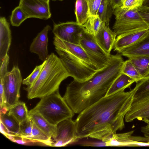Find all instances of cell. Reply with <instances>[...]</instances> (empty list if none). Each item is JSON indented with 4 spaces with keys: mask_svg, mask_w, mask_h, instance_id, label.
<instances>
[{
    "mask_svg": "<svg viewBox=\"0 0 149 149\" xmlns=\"http://www.w3.org/2000/svg\"><path fill=\"white\" fill-rule=\"evenodd\" d=\"M124 91L103 97L79 114L75 120L78 141L89 137L105 142L124 128L135 93L133 89Z\"/></svg>",
    "mask_w": 149,
    "mask_h": 149,
    "instance_id": "6da1fadb",
    "label": "cell"
},
{
    "mask_svg": "<svg viewBox=\"0 0 149 149\" xmlns=\"http://www.w3.org/2000/svg\"><path fill=\"white\" fill-rule=\"evenodd\" d=\"M124 61L120 54L112 55L108 65L88 79L83 82L74 79L68 85L63 97L74 113H79L105 96L122 73Z\"/></svg>",
    "mask_w": 149,
    "mask_h": 149,
    "instance_id": "7a4b0ae2",
    "label": "cell"
},
{
    "mask_svg": "<svg viewBox=\"0 0 149 149\" xmlns=\"http://www.w3.org/2000/svg\"><path fill=\"white\" fill-rule=\"evenodd\" d=\"M53 44L63 65L74 79L86 81L98 71L79 44L71 43L54 36Z\"/></svg>",
    "mask_w": 149,
    "mask_h": 149,
    "instance_id": "3957f363",
    "label": "cell"
},
{
    "mask_svg": "<svg viewBox=\"0 0 149 149\" xmlns=\"http://www.w3.org/2000/svg\"><path fill=\"white\" fill-rule=\"evenodd\" d=\"M69 77L60 58L51 53L35 81L24 88L27 92V98L41 99L58 90L61 83Z\"/></svg>",
    "mask_w": 149,
    "mask_h": 149,
    "instance_id": "277c9868",
    "label": "cell"
},
{
    "mask_svg": "<svg viewBox=\"0 0 149 149\" xmlns=\"http://www.w3.org/2000/svg\"><path fill=\"white\" fill-rule=\"evenodd\" d=\"M29 112L39 113L49 123L54 126L65 119L72 118L74 114L60 95L58 90L41 98Z\"/></svg>",
    "mask_w": 149,
    "mask_h": 149,
    "instance_id": "5b68a950",
    "label": "cell"
},
{
    "mask_svg": "<svg viewBox=\"0 0 149 149\" xmlns=\"http://www.w3.org/2000/svg\"><path fill=\"white\" fill-rule=\"evenodd\" d=\"M113 14L116 21L113 29L117 36L149 29L137 9L127 10L120 7L115 8Z\"/></svg>",
    "mask_w": 149,
    "mask_h": 149,
    "instance_id": "8992f818",
    "label": "cell"
},
{
    "mask_svg": "<svg viewBox=\"0 0 149 149\" xmlns=\"http://www.w3.org/2000/svg\"><path fill=\"white\" fill-rule=\"evenodd\" d=\"M79 44L98 70L104 68L109 63L112 55L105 52L97 43L94 36L86 31L83 33Z\"/></svg>",
    "mask_w": 149,
    "mask_h": 149,
    "instance_id": "52a82bcc",
    "label": "cell"
},
{
    "mask_svg": "<svg viewBox=\"0 0 149 149\" xmlns=\"http://www.w3.org/2000/svg\"><path fill=\"white\" fill-rule=\"evenodd\" d=\"M22 81L20 70L17 66H14L3 79L6 107L8 111L19 101Z\"/></svg>",
    "mask_w": 149,
    "mask_h": 149,
    "instance_id": "ba28073f",
    "label": "cell"
},
{
    "mask_svg": "<svg viewBox=\"0 0 149 149\" xmlns=\"http://www.w3.org/2000/svg\"><path fill=\"white\" fill-rule=\"evenodd\" d=\"M86 30L83 25L76 22L54 24L52 32L54 36L73 44H79L83 33Z\"/></svg>",
    "mask_w": 149,
    "mask_h": 149,
    "instance_id": "9c48e42d",
    "label": "cell"
},
{
    "mask_svg": "<svg viewBox=\"0 0 149 149\" xmlns=\"http://www.w3.org/2000/svg\"><path fill=\"white\" fill-rule=\"evenodd\" d=\"M56 127L55 134L53 138L55 142L52 146H65L78 141L76 136V122L72 118L60 122Z\"/></svg>",
    "mask_w": 149,
    "mask_h": 149,
    "instance_id": "30bf717a",
    "label": "cell"
},
{
    "mask_svg": "<svg viewBox=\"0 0 149 149\" xmlns=\"http://www.w3.org/2000/svg\"><path fill=\"white\" fill-rule=\"evenodd\" d=\"M18 6L29 18L47 19L51 15L49 2L42 0H20Z\"/></svg>",
    "mask_w": 149,
    "mask_h": 149,
    "instance_id": "8fae6325",
    "label": "cell"
},
{
    "mask_svg": "<svg viewBox=\"0 0 149 149\" xmlns=\"http://www.w3.org/2000/svg\"><path fill=\"white\" fill-rule=\"evenodd\" d=\"M149 109V91L134 95L130 109L125 116V121L131 122Z\"/></svg>",
    "mask_w": 149,
    "mask_h": 149,
    "instance_id": "7c38bea8",
    "label": "cell"
},
{
    "mask_svg": "<svg viewBox=\"0 0 149 149\" xmlns=\"http://www.w3.org/2000/svg\"><path fill=\"white\" fill-rule=\"evenodd\" d=\"M51 30L50 26H45L33 39L30 47V51L37 54L39 59L43 61L47 60L49 55L47 49V34Z\"/></svg>",
    "mask_w": 149,
    "mask_h": 149,
    "instance_id": "4fadbf2b",
    "label": "cell"
},
{
    "mask_svg": "<svg viewBox=\"0 0 149 149\" xmlns=\"http://www.w3.org/2000/svg\"><path fill=\"white\" fill-rule=\"evenodd\" d=\"M94 36L97 43L107 53L110 54L117 37L115 33L104 23Z\"/></svg>",
    "mask_w": 149,
    "mask_h": 149,
    "instance_id": "5bb4252c",
    "label": "cell"
},
{
    "mask_svg": "<svg viewBox=\"0 0 149 149\" xmlns=\"http://www.w3.org/2000/svg\"><path fill=\"white\" fill-rule=\"evenodd\" d=\"M149 32V29L117 36L114 51L119 53L122 49L134 44Z\"/></svg>",
    "mask_w": 149,
    "mask_h": 149,
    "instance_id": "9a60e30c",
    "label": "cell"
},
{
    "mask_svg": "<svg viewBox=\"0 0 149 149\" xmlns=\"http://www.w3.org/2000/svg\"><path fill=\"white\" fill-rule=\"evenodd\" d=\"M11 33L9 23L5 17L0 18V65L8 54L11 41Z\"/></svg>",
    "mask_w": 149,
    "mask_h": 149,
    "instance_id": "2e32d148",
    "label": "cell"
},
{
    "mask_svg": "<svg viewBox=\"0 0 149 149\" xmlns=\"http://www.w3.org/2000/svg\"><path fill=\"white\" fill-rule=\"evenodd\" d=\"M119 53L128 58L149 56V32L136 42L122 49Z\"/></svg>",
    "mask_w": 149,
    "mask_h": 149,
    "instance_id": "e0dca14e",
    "label": "cell"
},
{
    "mask_svg": "<svg viewBox=\"0 0 149 149\" xmlns=\"http://www.w3.org/2000/svg\"><path fill=\"white\" fill-rule=\"evenodd\" d=\"M134 132L114 134L104 142L106 146H136V143L140 141L141 136H132Z\"/></svg>",
    "mask_w": 149,
    "mask_h": 149,
    "instance_id": "ac0fdd59",
    "label": "cell"
},
{
    "mask_svg": "<svg viewBox=\"0 0 149 149\" xmlns=\"http://www.w3.org/2000/svg\"><path fill=\"white\" fill-rule=\"evenodd\" d=\"M29 117L36 125L52 138L55 135L56 127L47 122L40 114L37 113H29Z\"/></svg>",
    "mask_w": 149,
    "mask_h": 149,
    "instance_id": "d6986e66",
    "label": "cell"
},
{
    "mask_svg": "<svg viewBox=\"0 0 149 149\" xmlns=\"http://www.w3.org/2000/svg\"><path fill=\"white\" fill-rule=\"evenodd\" d=\"M134 82H135L134 80L125 74L121 73L112 83L105 97H108L120 91L125 90L126 88H130Z\"/></svg>",
    "mask_w": 149,
    "mask_h": 149,
    "instance_id": "ffe728a7",
    "label": "cell"
},
{
    "mask_svg": "<svg viewBox=\"0 0 149 149\" xmlns=\"http://www.w3.org/2000/svg\"><path fill=\"white\" fill-rule=\"evenodd\" d=\"M0 122L6 127L9 135L21 138L19 123L8 112L0 114Z\"/></svg>",
    "mask_w": 149,
    "mask_h": 149,
    "instance_id": "44dd1931",
    "label": "cell"
},
{
    "mask_svg": "<svg viewBox=\"0 0 149 149\" xmlns=\"http://www.w3.org/2000/svg\"><path fill=\"white\" fill-rule=\"evenodd\" d=\"M115 8L111 0H102L97 13L106 25L109 26Z\"/></svg>",
    "mask_w": 149,
    "mask_h": 149,
    "instance_id": "7402d4cb",
    "label": "cell"
},
{
    "mask_svg": "<svg viewBox=\"0 0 149 149\" xmlns=\"http://www.w3.org/2000/svg\"><path fill=\"white\" fill-rule=\"evenodd\" d=\"M75 13L76 22L84 25L90 15L88 4L86 0H76Z\"/></svg>",
    "mask_w": 149,
    "mask_h": 149,
    "instance_id": "603a6c76",
    "label": "cell"
},
{
    "mask_svg": "<svg viewBox=\"0 0 149 149\" xmlns=\"http://www.w3.org/2000/svg\"><path fill=\"white\" fill-rule=\"evenodd\" d=\"M143 78L149 76V56L128 58Z\"/></svg>",
    "mask_w": 149,
    "mask_h": 149,
    "instance_id": "cb8c5ba5",
    "label": "cell"
},
{
    "mask_svg": "<svg viewBox=\"0 0 149 149\" xmlns=\"http://www.w3.org/2000/svg\"><path fill=\"white\" fill-rule=\"evenodd\" d=\"M29 112L25 103L19 101L11 107L7 112L13 116L20 123L28 117Z\"/></svg>",
    "mask_w": 149,
    "mask_h": 149,
    "instance_id": "d4e9b609",
    "label": "cell"
},
{
    "mask_svg": "<svg viewBox=\"0 0 149 149\" xmlns=\"http://www.w3.org/2000/svg\"><path fill=\"white\" fill-rule=\"evenodd\" d=\"M32 124L31 135L26 139L35 142L41 143L46 145L52 146V144L53 142L52 140V138H50L45 132L38 128L32 121Z\"/></svg>",
    "mask_w": 149,
    "mask_h": 149,
    "instance_id": "484cf974",
    "label": "cell"
},
{
    "mask_svg": "<svg viewBox=\"0 0 149 149\" xmlns=\"http://www.w3.org/2000/svg\"><path fill=\"white\" fill-rule=\"evenodd\" d=\"M103 23L97 15H90L84 25L87 32L95 36Z\"/></svg>",
    "mask_w": 149,
    "mask_h": 149,
    "instance_id": "4316f807",
    "label": "cell"
},
{
    "mask_svg": "<svg viewBox=\"0 0 149 149\" xmlns=\"http://www.w3.org/2000/svg\"><path fill=\"white\" fill-rule=\"evenodd\" d=\"M122 73L134 80L136 83L143 78L131 61L128 59L124 61Z\"/></svg>",
    "mask_w": 149,
    "mask_h": 149,
    "instance_id": "83f0119b",
    "label": "cell"
},
{
    "mask_svg": "<svg viewBox=\"0 0 149 149\" xmlns=\"http://www.w3.org/2000/svg\"><path fill=\"white\" fill-rule=\"evenodd\" d=\"M28 18L25 13L18 6L12 11L10 17V21L13 26L17 27Z\"/></svg>",
    "mask_w": 149,
    "mask_h": 149,
    "instance_id": "f1b7e54d",
    "label": "cell"
},
{
    "mask_svg": "<svg viewBox=\"0 0 149 149\" xmlns=\"http://www.w3.org/2000/svg\"><path fill=\"white\" fill-rule=\"evenodd\" d=\"M46 62V60L41 65L36 66L31 74L22 80V84L27 86H31L39 77Z\"/></svg>",
    "mask_w": 149,
    "mask_h": 149,
    "instance_id": "f546056e",
    "label": "cell"
},
{
    "mask_svg": "<svg viewBox=\"0 0 149 149\" xmlns=\"http://www.w3.org/2000/svg\"><path fill=\"white\" fill-rule=\"evenodd\" d=\"M32 121L28 117L19 123V131L21 138L26 139L32 134Z\"/></svg>",
    "mask_w": 149,
    "mask_h": 149,
    "instance_id": "4dcf8cb0",
    "label": "cell"
},
{
    "mask_svg": "<svg viewBox=\"0 0 149 149\" xmlns=\"http://www.w3.org/2000/svg\"><path fill=\"white\" fill-rule=\"evenodd\" d=\"M133 89L135 91L134 95L149 91V76L143 78L136 83Z\"/></svg>",
    "mask_w": 149,
    "mask_h": 149,
    "instance_id": "1f68e13d",
    "label": "cell"
},
{
    "mask_svg": "<svg viewBox=\"0 0 149 149\" xmlns=\"http://www.w3.org/2000/svg\"><path fill=\"white\" fill-rule=\"evenodd\" d=\"M144 0H124L120 7L127 10L137 9L143 5Z\"/></svg>",
    "mask_w": 149,
    "mask_h": 149,
    "instance_id": "d6a6232c",
    "label": "cell"
},
{
    "mask_svg": "<svg viewBox=\"0 0 149 149\" xmlns=\"http://www.w3.org/2000/svg\"><path fill=\"white\" fill-rule=\"evenodd\" d=\"M88 5L90 15H97L102 0H86Z\"/></svg>",
    "mask_w": 149,
    "mask_h": 149,
    "instance_id": "836d02e7",
    "label": "cell"
},
{
    "mask_svg": "<svg viewBox=\"0 0 149 149\" xmlns=\"http://www.w3.org/2000/svg\"><path fill=\"white\" fill-rule=\"evenodd\" d=\"M137 10L140 16L149 26V7L142 5Z\"/></svg>",
    "mask_w": 149,
    "mask_h": 149,
    "instance_id": "e575fe53",
    "label": "cell"
},
{
    "mask_svg": "<svg viewBox=\"0 0 149 149\" xmlns=\"http://www.w3.org/2000/svg\"><path fill=\"white\" fill-rule=\"evenodd\" d=\"M9 62V56L7 54L4 58L0 66V79H3L8 72V66Z\"/></svg>",
    "mask_w": 149,
    "mask_h": 149,
    "instance_id": "d590c367",
    "label": "cell"
},
{
    "mask_svg": "<svg viewBox=\"0 0 149 149\" xmlns=\"http://www.w3.org/2000/svg\"><path fill=\"white\" fill-rule=\"evenodd\" d=\"M81 145L84 146H106L104 142L101 141V142H86L80 143Z\"/></svg>",
    "mask_w": 149,
    "mask_h": 149,
    "instance_id": "8d00e7d4",
    "label": "cell"
},
{
    "mask_svg": "<svg viewBox=\"0 0 149 149\" xmlns=\"http://www.w3.org/2000/svg\"><path fill=\"white\" fill-rule=\"evenodd\" d=\"M141 132L146 138L147 142L149 143V126L147 125L141 128Z\"/></svg>",
    "mask_w": 149,
    "mask_h": 149,
    "instance_id": "74e56055",
    "label": "cell"
},
{
    "mask_svg": "<svg viewBox=\"0 0 149 149\" xmlns=\"http://www.w3.org/2000/svg\"><path fill=\"white\" fill-rule=\"evenodd\" d=\"M0 132L7 138L9 136L8 131L5 125L0 122Z\"/></svg>",
    "mask_w": 149,
    "mask_h": 149,
    "instance_id": "f35d334b",
    "label": "cell"
},
{
    "mask_svg": "<svg viewBox=\"0 0 149 149\" xmlns=\"http://www.w3.org/2000/svg\"><path fill=\"white\" fill-rule=\"evenodd\" d=\"M149 117V109L140 115L137 118L139 120H142L143 118Z\"/></svg>",
    "mask_w": 149,
    "mask_h": 149,
    "instance_id": "ab89813d",
    "label": "cell"
},
{
    "mask_svg": "<svg viewBox=\"0 0 149 149\" xmlns=\"http://www.w3.org/2000/svg\"><path fill=\"white\" fill-rule=\"evenodd\" d=\"M115 8L120 7L122 3L123 0H111Z\"/></svg>",
    "mask_w": 149,
    "mask_h": 149,
    "instance_id": "60d3db41",
    "label": "cell"
},
{
    "mask_svg": "<svg viewBox=\"0 0 149 149\" xmlns=\"http://www.w3.org/2000/svg\"><path fill=\"white\" fill-rule=\"evenodd\" d=\"M142 120L146 123L147 125L149 126V117L143 118Z\"/></svg>",
    "mask_w": 149,
    "mask_h": 149,
    "instance_id": "b9f144b4",
    "label": "cell"
},
{
    "mask_svg": "<svg viewBox=\"0 0 149 149\" xmlns=\"http://www.w3.org/2000/svg\"><path fill=\"white\" fill-rule=\"evenodd\" d=\"M143 5L149 7V0H145Z\"/></svg>",
    "mask_w": 149,
    "mask_h": 149,
    "instance_id": "7bdbcfd3",
    "label": "cell"
},
{
    "mask_svg": "<svg viewBox=\"0 0 149 149\" xmlns=\"http://www.w3.org/2000/svg\"><path fill=\"white\" fill-rule=\"evenodd\" d=\"M42 0L48 2H49V1H50V0Z\"/></svg>",
    "mask_w": 149,
    "mask_h": 149,
    "instance_id": "ee69618b",
    "label": "cell"
},
{
    "mask_svg": "<svg viewBox=\"0 0 149 149\" xmlns=\"http://www.w3.org/2000/svg\"><path fill=\"white\" fill-rule=\"evenodd\" d=\"M54 0V1H55V0L62 1V0Z\"/></svg>",
    "mask_w": 149,
    "mask_h": 149,
    "instance_id": "f6af8a7d",
    "label": "cell"
},
{
    "mask_svg": "<svg viewBox=\"0 0 149 149\" xmlns=\"http://www.w3.org/2000/svg\"><path fill=\"white\" fill-rule=\"evenodd\" d=\"M124 0H123L122 2H123V1Z\"/></svg>",
    "mask_w": 149,
    "mask_h": 149,
    "instance_id": "bcb514c9",
    "label": "cell"
}]
</instances>
